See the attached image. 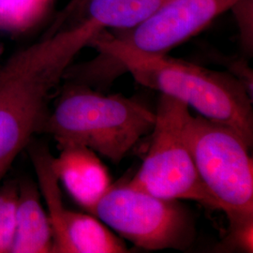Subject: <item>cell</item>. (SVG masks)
<instances>
[{
	"label": "cell",
	"instance_id": "2e32d148",
	"mask_svg": "<svg viewBox=\"0 0 253 253\" xmlns=\"http://www.w3.org/2000/svg\"><path fill=\"white\" fill-rule=\"evenodd\" d=\"M1 179H2V177H1V176H0V181H1Z\"/></svg>",
	"mask_w": 253,
	"mask_h": 253
},
{
	"label": "cell",
	"instance_id": "52a82bcc",
	"mask_svg": "<svg viewBox=\"0 0 253 253\" xmlns=\"http://www.w3.org/2000/svg\"><path fill=\"white\" fill-rule=\"evenodd\" d=\"M28 148L53 232L52 253H127L121 238L98 217L65 207L60 183L52 167L53 155L45 146L34 145Z\"/></svg>",
	"mask_w": 253,
	"mask_h": 253
},
{
	"label": "cell",
	"instance_id": "4fadbf2b",
	"mask_svg": "<svg viewBox=\"0 0 253 253\" xmlns=\"http://www.w3.org/2000/svg\"><path fill=\"white\" fill-rule=\"evenodd\" d=\"M253 0H239L230 9L235 13L243 48L248 53L253 52Z\"/></svg>",
	"mask_w": 253,
	"mask_h": 253
},
{
	"label": "cell",
	"instance_id": "9c48e42d",
	"mask_svg": "<svg viewBox=\"0 0 253 253\" xmlns=\"http://www.w3.org/2000/svg\"><path fill=\"white\" fill-rule=\"evenodd\" d=\"M52 159L54 173L80 207L93 215L96 206L111 187L108 170L90 148L79 145L59 146Z\"/></svg>",
	"mask_w": 253,
	"mask_h": 253
},
{
	"label": "cell",
	"instance_id": "6da1fadb",
	"mask_svg": "<svg viewBox=\"0 0 253 253\" xmlns=\"http://www.w3.org/2000/svg\"><path fill=\"white\" fill-rule=\"evenodd\" d=\"M126 0H88L81 12L57 17L44 36L0 64V176L32 137L42 132L53 92L76 55L106 29L127 27Z\"/></svg>",
	"mask_w": 253,
	"mask_h": 253
},
{
	"label": "cell",
	"instance_id": "9a60e30c",
	"mask_svg": "<svg viewBox=\"0 0 253 253\" xmlns=\"http://www.w3.org/2000/svg\"><path fill=\"white\" fill-rule=\"evenodd\" d=\"M1 54H2V47L0 45V56H1Z\"/></svg>",
	"mask_w": 253,
	"mask_h": 253
},
{
	"label": "cell",
	"instance_id": "ba28073f",
	"mask_svg": "<svg viewBox=\"0 0 253 253\" xmlns=\"http://www.w3.org/2000/svg\"><path fill=\"white\" fill-rule=\"evenodd\" d=\"M239 0H168L134 27L115 29L120 45L145 55H165L196 36Z\"/></svg>",
	"mask_w": 253,
	"mask_h": 253
},
{
	"label": "cell",
	"instance_id": "5bb4252c",
	"mask_svg": "<svg viewBox=\"0 0 253 253\" xmlns=\"http://www.w3.org/2000/svg\"><path fill=\"white\" fill-rule=\"evenodd\" d=\"M86 2L87 0H71V2H69L67 7L73 11H79Z\"/></svg>",
	"mask_w": 253,
	"mask_h": 253
},
{
	"label": "cell",
	"instance_id": "277c9868",
	"mask_svg": "<svg viewBox=\"0 0 253 253\" xmlns=\"http://www.w3.org/2000/svg\"><path fill=\"white\" fill-rule=\"evenodd\" d=\"M187 143L200 178L230 222L229 244L253 253V167L250 146L235 129L190 115Z\"/></svg>",
	"mask_w": 253,
	"mask_h": 253
},
{
	"label": "cell",
	"instance_id": "e0dca14e",
	"mask_svg": "<svg viewBox=\"0 0 253 253\" xmlns=\"http://www.w3.org/2000/svg\"><path fill=\"white\" fill-rule=\"evenodd\" d=\"M164 1H165V2H166V1H168V0H164Z\"/></svg>",
	"mask_w": 253,
	"mask_h": 253
},
{
	"label": "cell",
	"instance_id": "3957f363",
	"mask_svg": "<svg viewBox=\"0 0 253 253\" xmlns=\"http://www.w3.org/2000/svg\"><path fill=\"white\" fill-rule=\"evenodd\" d=\"M155 120L156 113L138 100L70 82L49 111L42 132L58 146L83 145L118 163L151 133Z\"/></svg>",
	"mask_w": 253,
	"mask_h": 253
},
{
	"label": "cell",
	"instance_id": "7c38bea8",
	"mask_svg": "<svg viewBox=\"0 0 253 253\" xmlns=\"http://www.w3.org/2000/svg\"><path fill=\"white\" fill-rule=\"evenodd\" d=\"M17 200V184L9 183L0 188V253L10 252L15 232Z\"/></svg>",
	"mask_w": 253,
	"mask_h": 253
},
{
	"label": "cell",
	"instance_id": "5b68a950",
	"mask_svg": "<svg viewBox=\"0 0 253 253\" xmlns=\"http://www.w3.org/2000/svg\"><path fill=\"white\" fill-rule=\"evenodd\" d=\"M155 113L149 149L139 171L128 183L160 198L190 200L219 210L200 178L187 143L189 107L162 94Z\"/></svg>",
	"mask_w": 253,
	"mask_h": 253
},
{
	"label": "cell",
	"instance_id": "8fae6325",
	"mask_svg": "<svg viewBox=\"0 0 253 253\" xmlns=\"http://www.w3.org/2000/svg\"><path fill=\"white\" fill-rule=\"evenodd\" d=\"M54 0H0V28L25 33L45 16Z\"/></svg>",
	"mask_w": 253,
	"mask_h": 253
},
{
	"label": "cell",
	"instance_id": "30bf717a",
	"mask_svg": "<svg viewBox=\"0 0 253 253\" xmlns=\"http://www.w3.org/2000/svg\"><path fill=\"white\" fill-rule=\"evenodd\" d=\"M53 251V232L38 185L18 184L15 232L9 253H47Z\"/></svg>",
	"mask_w": 253,
	"mask_h": 253
},
{
	"label": "cell",
	"instance_id": "7a4b0ae2",
	"mask_svg": "<svg viewBox=\"0 0 253 253\" xmlns=\"http://www.w3.org/2000/svg\"><path fill=\"white\" fill-rule=\"evenodd\" d=\"M99 55L73 67L77 81L91 85L129 73L142 85L184 102L200 116L232 127L253 142L252 92L232 73L212 71L165 55H145L120 45L107 29L91 41Z\"/></svg>",
	"mask_w": 253,
	"mask_h": 253
},
{
	"label": "cell",
	"instance_id": "8992f818",
	"mask_svg": "<svg viewBox=\"0 0 253 253\" xmlns=\"http://www.w3.org/2000/svg\"><path fill=\"white\" fill-rule=\"evenodd\" d=\"M93 216L148 251H182L193 236L190 214L178 201L157 197L128 182L111 185Z\"/></svg>",
	"mask_w": 253,
	"mask_h": 253
}]
</instances>
